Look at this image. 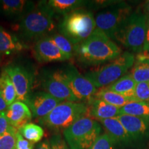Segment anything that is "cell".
Returning <instances> with one entry per match:
<instances>
[{
    "label": "cell",
    "instance_id": "obj_1",
    "mask_svg": "<svg viewBox=\"0 0 149 149\" xmlns=\"http://www.w3.org/2000/svg\"><path fill=\"white\" fill-rule=\"evenodd\" d=\"M122 53V49L100 30L76 47L77 60L86 66L99 65L111 61Z\"/></svg>",
    "mask_w": 149,
    "mask_h": 149
},
{
    "label": "cell",
    "instance_id": "obj_2",
    "mask_svg": "<svg viewBox=\"0 0 149 149\" xmlns=\"http://www.w3.org/2000/svg\"><path fill=\"white\" fill-rule=\"evenodd\" d=\"M55 14L47 1H40L35 8L20 20L17 25L19 38L24 40H40L53 34L56 24Z\"/></svg>",
    "mask_w": 149,
    "mask_h": 149
},
{
    "label": "cell",
    "instance_id": "obj_3",
    "mask_svg": "<svg viewBox=\"0 0 149 149\" xmlns=\"http://www.w3.org/2000/svg\"><path fill=\"white\" fill-rule=\"evenodd\" d=\"M58 29L59 34L77 46L86 40L96 29L95 19L90 11L77 9L65 15Z\"/></svg>",
    "mask_w": 149,
    "mask_h": 149
},
{
    "label": "cell",
    "instance_id": "obj_4",
    "mask_svg": "<svg viewBox=\"0 0 149 149\" xmlns=\"http://www.w3.org/2000/svg\"><path fill=\"white\" fill-rule=\"evenodd\" d=\"M135 55L130 52H124L120 56L100 68L86 72L84 75L97 88H105L125 75L133 66Z\"/></svg>",
    "mask_w": 149,
    "mask_h": 149
},
{
    "label": "cell",
    "instance_id": "obj_5",
    "mask_svg": "<svg viewBox=\"0 0 149 149\" xmlns=\"http://www.w3.org/2000/svg\"><path fill=\"white\" fill-rule=\"evenodd\" d=\"M147 18L140 10L133 12L115 35L114 40L133 53L143 51Z\"/></svg>",
    "mask_w": 149,
    "mask_h": 149
},
{
    "label": "cell",
    "instance_id": "obj_6",
    "mask_svg": "<svg viewBox=\"0 0 149 149\" xmlns=\"http://www.w3.org/2000/svg\"><path fill=\"white\" fill-rule=\"evenodd\" d=\"M88 105L81 102H63L39 122L53 130H65L84 117H88Z\"/></svg>",
    "mask_w": 149,
    "mask_h": 149
},
{
    "label": "cell",
    "instance_id": "obj_7",
    "mask_svg": "<svg viewBox=\"0 0 149 149\" xmlns=\"http://www.w3.org/2000/svg\"><path fill=\"white\" fill-rule=\"evenodd\" d=\"M102 126L90 117H84L63 132L70 149H89L101 135Z\"/></svg>",
    "mask_w": 149,
    "mask_h": 149
},
{
    "label": "cell",
    "instance_id": "obj_8",
    "mask_svg": "<svg viewBox=\"0 0 149 149\" xmlns=\"http://www.w3.org/2000/svg\"><path fill=\"white\" fill-rule=\"evenodd\" d=\"M132 13L131 6L126 3H113L96 15V29L114 40L117 32Z\"/></svg>",
    "mask_w": 149,
    "mask_h": 149
},
{
    "label": "cell",
    "instance_id": "obj_9",
    "mask_svg": "<svg viewBox=\"0 0 149 149\" xmlns=\"http://www.w3.org/2000/svg\"><path fill=\"white\" fill-rule=\"evenodd\" d=\"M61 72L65 81L78 102L86 103L97 91L91 80L80 74L74 67L68 66L61 70Z\"/></svg>",
    "mask_w": 149,
    "mask_h": 149
},
{
    "label": "cell",
    "instance_id": "obj_10",
    "mask_svg": "<svg viewBox=\"0 0 149 149\" xmlns=\"http://www.w3.org/2000/svg\"><path fill=\"white\" fill-rule=\"evenodd\" d=\"M41 81L44 91L57 100L61 102H78L65 81L61 70L46 72Z\"/></svg>",
    "mask_w": 149,
    "mask_h": 149
},
{
    "label": "cell",
    "instance_id": "obj_11",
    "mask_svg": "<svg viewBox=\"0 0 149 149\" xmlns=\"http://www.w3.org/2000/svg\"><path fill=\"white\" fill-rule=\"evenodd\" d=\"M10 77L17 93V100L27 104L31 96L33 78L29 70L19 65H10L3 68Z\"/></svg>",
    "mask_w": 149,
    "mask_h": 149
},
{
    "label": "cell",
    "instance_id": "obj_12",
    "mask_svg": "<svg viewBox=\"0 0 149 149\" xmlns=\"http://www.w3.org/2000/svg\"><path fill=\"white\" fill-rule=\"evenodd\" d=\"M33 52L35 59L40 62L64 61L71 58L61 51L48 36L37 41L33 48Z\"/></svg>",
    "mask_w": 149,
    "mask_h": 149
},
{
    "label": "cell",
    "instance_id": "obj_13",
    "mask_svg": "<svg viewBox=\"0 0 149 149\" xmlns=\"http://www.w3.org/2000/svg\"><path fill=\"white\" fill-rule=\"evenodd\" d=\"M63 102L44 91L33 93L28 100L27 105L33 116L42 118L49 114L55 108Z\"/></svg>",
    "mask_w": 149,
    "mask_h": 149
},
{
    "label": "cell",
    "instance_id": "obj_14",
    "mask_svg": "<svg viewBox=\"0 0 149 149\" xmlns=\"http://www.w3.org/2000/svg\"><path fill=\"white\" fill-rule=\"evenodd\" d=\"M116 118L121 122L134 144L143 143L149 139V124L139 117L121 114Z\"/></svg>",
    "mask_w": 149,
    "mask_h": 149
},
{
    "label": "cell",
    "instance_id": "obj_15",
    "mask_svg": "<svg viewBox=\"0 0 149 149\" xmlns=\"http://www.w3.org/2000/svg\"><path fill=\"white\" fill-rule=\"evenodd\" d=\"M35 3L26 0H3L0 1V14L13 21H20L32 11Z\"/></svg>",
    "mask_w": 149,
    "mask_h": 149
},
{
    "label": "cell",
    "instance_id": "obj_16",
    "mask_svg": "<svg viewBox=\"0 0 149 149\" xmlns=\"http://www.w3.org/2000/svg\"><path fill=\"white\" fill-rule=\"evenodd\" d=\"M115 145L120 147L133 146L135 145L125 128L117 119L111 118L99 120Z\"/></svg>",
    "mask_w": 149,
    "mask_h": 149
},
{
    "label": "cell",
    "instance_id": "obj_17",
    "mask_svg": "<svg viewBox=\"0 0 149 149\" xmlns=\"http://www.w3.org/2000/svg\"><path fill=\"white\" fill-rule=\"evenodd\" d=\"M5 114L10 125L17 130L29 123L33 117L29 106L19 100H16L9 106Z\"/></svg>",
    "mask_w": 149,
    "mask_h": 149
},
{
    "label": "cell",
    "instance_id": "obj_18",
    "mask_svg": "<svg viewBox=\"0 0 149 149\" xmlns=\"http://www.w3.org/2000/svg\"><path fill=\"white\" fill-rule=\"evenodd\" d=\"M86 104L88 109V116L98 121L115 118L120 115V108L108 104L94 97L88 100Z\"/></svg>",
    "mask_w": 149,
    "mask_h": 149
},
{
    "label": "cell",
    "instance_id": "obj_19",
    "mask_svg": "<svg viewBox=\"0 0 149 149\" xmlns=\"http://www.w3.org/2000/svg\"><path fill=\"white\" fill-rule=\"evenodd\" d=\"M28 47L17 36L0 26V54L17 53L27 49Z\"/></svg>",
    "mask_w": 149,
    "mask_h": 149
},
{
    "label": "cell",
    "instance_id": "obj_20",
    "mask_svg": "<svg viewBox=\"0 0 149 149\" xmlns=\"http://www.w3.org/2000/svg\"><path fill=\"white\" fill-rule=\"evenodd\" d=\"M136 85L137 83L129 73L124 75L120 79L117 80L115 82L113 83L109 86L105 87L104 88L119 93L132 99L133 100H135L134 95H135Z\"/></svg>",
    "mask_w": 149,
    "mask_h": 149
},
{
    "label": "cell",
    "instance_id": "obj_21",
    "mask_svg": "<svg viewBox=\"0 0 149 149\" xmlns=\"http://www.w3.org/2000/svg\"><path fill=\"white\" fill-rule=\"evenodd\" d=\"M88 1L80 0H50L47 1L48 6L55 15H65L81 8Z\"/></svg>",
    "mask_w": 149,
    "mask_h": 149
},
{
    "label": "cell",
    "instance_id": "obj_22",
    "mask_svg": "<svg viewBox=\"0 0 149 149\" xmlns=\"http://www.w3.org/2000/svg\"><path fill=\"white\" fill-rule=\"evenodd\" d=\"M121 114L139 117L149 124V103L136 100L130 101L120 108Z\"/></svg>",
    "mask_w": 149,
    "mask_h": 149
},
{
    "label": "cell",
    "instance_id": "obj_23",
    "mask_svg": "<svg viewBox=\"0 0 149 149\" xmlns=\"http://www.w3.org/2000/svg\"><path fill=\"white\" fill-rule=\"evenodd\" d=\"M100 100H103L108 104L115 106L118 108H122L130 101H133L132 99L122 95L115 92H113L107 89L102 88L97 91V93L93 96Z\"/></svg>",
    "mask_w": 149,
    "mask_h": 149
},
{
    "label": "cell",
    "instance_id": "obj_24",
    "mask_svg": "<svg viewBox=\"0 0 149 149\" xmlns=\"http://www.w3.org/2000/svg\"><path fill=\"white\" fill-rule=\"evenodd\" d=\"M0 91L8 107L17 100V93L10 77L4 70L0 74Z\"/></svg>",
    "mask_w": 149,
    "mask_h": 149
},
{
    "label": "cell",
    "instance_id": "obj_25",
    "mask_svg": "<svg viewBox=\"0 0 149 149\" xmlns=\"http://www.w3.org/2000/svg\"><path fill=\"white\" fill-rule=\"evenodd\" d=\"M18 131L28 141L33 143H37L42 140L44 135V131L40 126L34 123H27L18 129Z\"/></svg>",
    "mask_w": 149,
    "mask_h": 149
},
{
    "label": "cell",
    "instance_id": "obj_26",
    "mask_svg": "<svg viewBox=\"0 0 149 149\" xmlns=\"http://www.w3.org/2000/svg\"><path fill=\"white\" fill-rule=\"evenodd\" d=\"M130 74L137 84L149 81V60H135Z\"/></svg>",
    "mask_w": 149,
    "mask_h": 149
},
{
    "label": "cell",
    "instance_id": "obj_27",
    "mask_svg": "<svg viewBox=\"0 0 149 149\" xmlns=\"http://www.w3.org/2000/svg\"><path fill=\"white\" fill-rule=\"evenodd\" d=\"M48 37L55 43V45L59 48V50L64 54L70 56V57H73L75 55L77 46L74 45L66 37L59 34V33H57V34H53H53L48 35Z\"/></svg>",
    "mask_w": 149,
    "mask_h": 149
},
{
    "label": "cell",
    "instance_id": "obj_28",
    "mask_svg": "<svg viewBox=\"0 0 149 149\" xmlns=\"http://www.w3.org/2000/svg\"><path fill=\"white\" fill-rule=\"evenodd\" d=\"M18 130L13 128L6 133L0 135V149H15L16 135Z\"/></svg>",
    "mask_w": 149,
    "mask_h": 149
},
{
    "label": "cell",
    "instance_id": "obj_29",
    "mask_svg": "<svg viewBox=\"0 0 149 149\" xmlns=\"http://www.w3.org/2000/svg\"><path fill=\"white\" fill-rule=\"evenodd\" d=\"M134 98L136 101L149 103V81L137 84Z\"/></svg>",
    "mask_w": 149,
    "mask_h": 149
},
{
    "label": "cell",
    "instance_id": "obj_30",
    "mask_svg": "<svg viewBox=\"0 0 149 149\" xmlns=\"http://www.w3.org/2000/svg\"><path fill=\"white\" fill-rule=\"evenodd\" d=\"M115 144L107 133L100 135L89 149H115Z\"/></svg>",
    "mask_w": 149,
    "mask_h": 149
},
{
    "label": "cell",
    "instance_id": "obj_31",
    "mask_svg": "<svg viewBox=\"0 0 149 149\" xmlns=\"http://www.w3.org/2000/svg\"><path fill=\"white\" fill-rule=\"evenodd\" d=\"M49 142L51 149H69L66 141L59 134L52 136Z\"/></svg>",
    "mask_w": 149,
    "mask_h": 149
},
{
    "label": "cell",
    "instance_id": "obj_32",
    "mask_svg": "<svg viewBox=\"0 0 149 149\" xmlns=\"http://www.w3.org/2000/svg\"><path fill=\"white\" fill-rule=\"evenodd\" d=\"M16 137L15 149H34V144L24 138L19 131L17 133Z\"/></svg>",
    "mask_w": 149,
    "mask_h": 149
},
{
    "label": "cell",
    "instance_id": "obj_33",
    "mask_svg": "<svg viewBox=\"0 0 149 149\" xmlns=\"http://www.w3.org/2000/svg\"><path fill=\"white\" fill-rule=\"evenodd\" d=\"M14 127L11 126L9 124L6 116L5 112L0 113V135L3 134L9 130H12Z\"/></svg>",
    "mask_w": 149,
    "mask_h": 149
},
{
    "label": "cell",
    "instance_id": "obj_34",
    "mask_svg": "<svg viewBox=\"0 0 149 149\" xmlns=\"http://www.w3.org/2000/svg\"><path fill=\"white\" fill-rule=\"evenodd\" d=\"M143 51L149 52V19H147L146 37H145V42Z\"/></svg>",
    "mask_w": 149,
    "mask_h": 149
},
{
    "label": "cell",
    "instance_id": "obj_35",
    "mask_svg": "<svg viewBox=\"0 0 149 149\" xmlns=\"http://www.w3.org/2000/svg\"><path fill=\"white\" fill-rule=\"evenodd\" d=\"M8 107V105H7L6 102L5 100L3 97L2 94H1V91H0V113L6 112Z\"/></svg>",
    "mask_w": 149,
    "mask_h": 149
},
{
    "label": "cell",
    "instance_id": "obj_36",
    "mask_svg": "<svg viewBox=\"0 0 149 149\" xmlns=\"http://www.w3.org/2000/svg\"><path fill=\"white\" fill-rule=\"evenodd\" d=\"M36 149H51L50 142L48 140H45L37 145Z\"/></svg>",
    "mask_w": 149,
    "mask_h": 149
},
{
    "label": "cell",
    "instance_id": "obj_37",
    "mask_svg": "<svg viewBox=\"0 0 149 149\" xmlns=\"http://www.w3.org/2000/svg\"><path fill=\"white\" fill-rule=\"evenodd\" d=\"M147 19H149V1H146L144 5V12Z\"/></svg>",
    "mask_w": 149,
    "mask_h": 149
}]
</instances>
